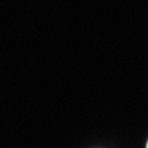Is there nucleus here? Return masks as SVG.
Returning a JSON list of instances; mask_svg holds the SVG:
<instances>
[{
  "label": "nucleus",
  "mask_w": 148,
  "mask_h": 148,
  "mask_svg": "<svg viewBox=\"0 0 148 148\" xmlns=\"http://www.w3.org/2000/svg\"><path fill=\"white\" fill-rule=\"evenodd\" d=\"M147 148H148V142H147Z\"/></svg>",
  "instance_id": "obj_1"
}]
</instances>
